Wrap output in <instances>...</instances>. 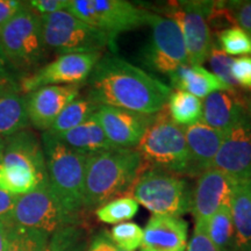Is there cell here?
Masks as SVG:
<instances>
[{"label":"cell","mask_w":251,"mask_h":251,"mask_svg":"<svg viewBox=\"0 0 251 251\" xmlns=\"http://www.w3.org/2000/svg\"><path fill=\"white\" fill-rule=\"evenodd\" d=\"M89 99L99 106L156 114L166 106L172 89L142 68L109 55L100 58L89 77Z\"/></svg>","instance_id":"6da1fadb"},{"label":"cell","mask_w":251,"mask_h":251,"mask_svg":"<svg viewBox=\"0 0 251 251\" xmlns=\"http://www.w3.org/2000/svg\"><path fill=\"white\" fill-rule=\"evenodd\" d=\"M144 166L136 149H114L87 157L84 208H99L127 192Z\"/></svg>","instance_id":"7a4b0ae2"},{"label":"cell","mask_w":251,"mask_h":251,"mask_svg":"<svg viewBox=\"0 0 251 251\" xmlns=\"http://www.w3.org/2000/svg\"><path fill=\"white\" fill-rule=\"evenodd\" d=\"M49 184L69 211L79 215L84 209L87 153L72 149L50 131L41 136Z\"/></svg>","instance_id":"3957f363"},{"label":"cell","mask_w":251,"mask_h":251,"mask_svg":"<svg viewBox=\"0 0 251 251\" xmlns=\"http://www.w3.org/2000/svg\"><path fill=\"white\" fill-rule=\"evenodd\" d=\"M135 149L142 156L144 165L150 169L192 176L184 128L171 120L166 107L157 113Z\"/></svg>","instance_id":"277c9868"},{"label":"cell","mask_w":251,"mask_h":251,"mask_svg":"<svg viewBox=\"0 0 251 251\" xmlns=\"http://www.w3.org/2000/svg\"><path fill=\"white\" fill-rule=\"evenodd\" d=\"M131 194L137 203L156 215L181 216L191 212V185L181 176L149 169L140 174L131 186Z\"/></svg>","instance_id":"5b68a950"},{"label":"cell","mask_w":251,"mask_h":251,"mask_svg":"<svg viewBox=\"0 0 251 251\" xmlns=\"http://www.w3.org/2000/svg\"><path fill=\"white\" fill-rule=\"evenodd\" d=\"M45 48L41 17L25 2L0 29V52L8 65L29 69L41 61Z\"/></svg>","instance_id":"8992f818"},{"label":"cell","mask_w":251,"mask_h":251,"mask_svg":"<svg viewBox=\"0 0 251 251\" xmlns=\"http://www.w3.org/2000/svg\"><path fill=\"white\" fill-rule=\"evenodd\" d=\"M41 21L46 47L56 49L61 55L100 52L103 48H115V41L112 37L74 17L68 11L43 15Z\"/></svg>","instance_id":"52a82bcc"},{"label":"cell","mask_w":251,"mask_h":251,"mask_svg":"<svg viewBox=\"0 0 251 251\" xmlns=\"http://www.w3.org/2000/svg\"><path fill=\"white\" fill-rule=\"evenodd\" d=\"M13 226L52 235L79 224V215L69 211L49 183L19 197L12 216Z\"/></svg>","instance_id":"ba28073f"},{"label":"cell","mask_w":251,"mask_h":251,"mask_svg":"<svg viewBox=\"0 0 251 251\" xmlns=\"http://www.w3.org/2000/svg\"><path fill=\"white\" fill-rule=\"evenodd\" d=\"M67 11L114 41L119 34L147 25L150 13L126 0H70Z\"/></svg>","instance_id":"9c48e42d"},{"label":"cell","mask_w":251,"mask_h":251,"mask_svg":"<svg viewBox=\"0 0 251 251\" xmlns=\"http://www.w3.org/2000/svg\"><path fill=\"white\" fill-rule=\"evenodd\" d=\"M147 25L151 33L140 51L144 67L170 76L177 69L190 64L183 34L172 19L149 13Z\"/></svg>","instance_id":"30bf717a"},{"label":"cell","mask_w":251,"mask_h":251,"mask_svg":"<svg viewBox=\"0 0 251 251\" xmlns=\"http://www.w3.org/2000/svg\"><path fill=\"white\" fill-rule=\"evenodd\" d=\"M214 1H179L166 18L180 28L190 65H202L213 47L209 15Z\"/></svg>","instance_id":"8fae6325"},{"label":"cell","mask_w":251,"mask_h":251,"mask_svg":"<svg viewBox=\"0 0 251 251\" xmlns=\"http://www.w3.org/2000/svg\"><path fill=\"white\" fill-rule=\"evenodd\" d=\"M101 58L100 52L63 54L55 61L28 75L20 81V91L30 93L45 86L79 85L89 79L94 67Z\"/></svg>","instance_id":"7c38bea8"},{"label":"cell","mask_w":251,"mask_h":251,"mask_svg":"<svg viewBox=\"0 0 251 251\" xmlns=\"http://www.w3.org/2000/svg\"><path fill=\"white\" fill-rule=\"evenodd\" d=\"M213 168L234 181L251 180V115L244 112L225 134Z\"/></svg>","instance_id":"4fadbf2b"},{"label":"cell","mask_w":251,"mask_h":251,"mask_svg":"<svg viewBox=\"0 0 251 251\" xmlns=\"http://www.w3.org/2000/svg\"><path fill=\"white\" fill-rule=\"evenodd\" d=\"M156 114H142L128 109L99 106L93 117L115 148L135 149Z\"/></svg>","instance_id":"5bb4252c"},{"label":"cell","mask_w":251,"mask_h":251,"mask_svg":"<svg viewBox=\"0 0 251 251\" xmlns=\"http://www.w3.org/2000/svg\"><path fill=\"white\" fill-rule=\"evenodd\" d=\"M233 187L234 180L214 168L198 176L191 208L194 228L207 230L209 220L220 207L230 205Z\"/></svg>","instance_id":"9a60e30c"},{"label":"cell","mask_w":251,"mask_h":251,"mask_svg":"<svg viewBox=\"0 0 251 251\" xmlns=\"http://www.w3.org/2000/svg\"><path fill=\"white\" fill-rule=\"evenodd\" d=\"M79 96V86H45L28 93L26 97L27 114L36 129L47 131L61 112Z\"/></svg>","instance_id":"2e32d148"},{"label":"cell","mask_w":251,"mask_h":251,"mask_svg":"<svg viewBox=\"0 0 251 251\" xmlns=\"http://www.w3.org/2000/svg\"><path fill=\"white\" fill-rule=\"evenodd\" d=\"M4 166H14L49 181L42 142L30 130H21L5 139Z\"/></svg>","instance_id":"e0dca14e"},{"label":"cell","mask_w":251,"mask_h":251,"mask_svg":"<svg viewBox=\"0 0 251 251\" xmlns=\"http://www.w3.org/2000/svg\"><path fill=\"white\" fill-rule=\"evenodd\" d=\"M187 234L186 220L152 214L143 229L140 251H186Z\"/></svg>","instance_id":"ac0fdd59"},{"label":"cell","mask_w":251,"mask_h":251,"mask_svg":"<svg viewBox=\"0 0 251 251\" xmlns=\"http://www.w3.org/2000/svg\"><path fill=\"white\" fill-rule=\"evenodd\" d=\"M183 128L190 152L192 176H200L202 172L213 169L225 133L213 129L201 120Z\"/></svg>","instance_id":"d6986e66"},{"label":"cell","mask_w":251,"mask_h":251,"mask_svg":"<svg viewBox=\"0 0 251 251\" xmlns=\"http://www.w3.org/2000/svg\"><path fill=\"white\" fill-rule=\"evenodd\" d=\"M244 112L247 109L237 93L219 91L209 94L203 100L201 121L213 129L226 134Z\"/></svg>","instance_id":"ffe728a7"},{"label":"cell","mask_w":251,"mask_h":251,"mask_svg":"<svg viewBox=\"0 0 251 251\" xmlns=\"http://www.w3.org/2000/svg\"><path fill=\"white\" fill-rule=\"evenodd\" d=\"M169 77H170L171 86L174 89L185 91L199 99L206 98L209 94L219 92V91L237 93L202 65H184L177 69Z\"/></svg>","instance_id":"44dd1931"},{"label":"cell","mask_w":251,"mask_h":251,"mask_svg":"<svg viewBox=\"0 0 251 251\" xmlns=\"http://www.w3.org/2000/svg\"><path fill=\"white\" fill-rule=\"evenodd\" d=\"M237 251L251 250V180L234 181L230 199Z\"/></svg>","instance_id":"7402d4cb"},{"label":"cell","mask_w":251,"mask_h":251,"mask_svg":"<svg viewBox=\"0 0 251 251\" xmlns=\"http://www.w3.org/2000/svg\"><path fill=\"white\" fill-rule=\"evenodd\" d=\"M56 137H58L62 142L71 147L72 149L87 153V155L117 149L106 137L102 128L100 127L99 122L94 117L90 118L84 124L79 125L68 133Z\"/></svg>","instance_id":"603a6c76"},{"label":"cell","mask_w":251,"mask_h":251,"mask_svg":"<svg viewBox=\"0 0 251 251\" xmlns=\"http://www.w3.org/2000/svg\"><path fill=\"white\" fill-rule=\"evenodd\" d=\"M28 124L26 98L12 89L2 93L0 96V137L7 139L25 130Z\"/></svg>","instance_id":"cb8c5ba5"},{"label":"cell","mask_w":251,"mask_h":251,"mask_svg":"<svg viewBox=\"0 0 251 251\" xmlns=\"http://www.w3.org/2000/svg\"><path fill=\"white\" fill-rule=\"evenodd\" d=\"M165 107L171 120L180 127L192 126L202 118V100L185 91L172 92Z\"/></svg>","instance_id":"d4e9b609"},{"label":"cell","mask_w":251,"mask_h":251,"mask_svg":"<svg viewBox=\"0 0 251 251\" xmlns=\"http://www.w3.org/2000/svg\"><path fill=\"white\" fill-rule=\"evenodd\" d=\"M99 105L89 98H77L61 112L48 131L55 136L68 133L93 117Z\"/></svg>","instance_id":"484cf974"},{"label":"cell","mask_w":251,"mask_h":251,"mask_svg":"<svg viewBox=\"0 0 251 251\" xmlns=\"http://www.w3.org/2000/svg\"><path fill=\"white\" fill-rule=\"evenodd\" d=\"M207 233L219 251H237L230 205H224L209 220Z\"/></svg>","instance_id":"4316f807"},{"label":"cell","mask_w":251,"mask_h":251,"mask_svg":"<svg viewBox=\"0 0 251 251\" xmlns=\"http://www.w3.org/2000/svg\"><path fill=\"white\" fill-rule=\"evenodd\" d=\"M139 212V203L131 197L115 198L97 208L99 221L108 225H119L131 220Z\"/></svg>","instance_id":"83f0119b"},{"label":"cell","mask_w":251,"mask_h":251,"mask_svg":"<svg viewBox=\"0 0 251 251\" xmlns=\"http://www.w3.org/2000/svg\"><path fill=\"white\" fill-rule=\"evenodd\" d=\"M86 234L78 225L64 227L50 235L43 251H85Z\"/></svg>","instance_id":"f1b7e54d"},{"label":"cell","mask_w":251,"mask_h":251,"mask_svg":"<svg viewBox=\"0 0 251 251\" xmlns=\"http://www.w3.org/2000/svg\"><path fill=\"white\" fill-rule=\"evenodd\" d=\"M50 235L43 231L13 226L6 251H43Z\"/></svg>","instance_id":"f546056e"},{"label":"cell","mask_w":251,"mask_h":251,"mask_svg":"<svg viewBox=\"0 0 251 251\" xmlns=\"http://www.w3.org/2000/svg\"><path fill=\"white\" fill-rule=\"evenodd\" d=\"M218 47L227 55H251V36L242 28H226L218 35Z\"/></svg>","instance_id":"4dcf8cb0"},{"label":"cell","mask_w":251,"mask_h":251,"mask_svg":"<svg viewBox=\"0 0 251 251\" xmlns=\"http://www.w3.org/2000/svg\"><path fill=\"white\" fill-rule=\"evenodd\" d=\"M109 235L118 248L135 251L142 244L143 229L135 222H122L115 225L109 231Z\"/></svg>","instance_id":"1f68e13d"},{"label":"cell","mask_w":251,"mask_h":251,"mask_svg":"<svg viewBox=\"0 0 251 251\" xmlns=\"http://www.w3.org/2000/svg\"><path fill=\"white\" fill-rule=\"evenodd\" d=\"M208 62L213 70V74L219 78L220 80L224 81L226 85L230 87L231 90L237 92L238 85L235 81L233 75H231V65H233L234 58L230 56L225 54L221 49L219 48L218 45L213 43L211 52L208 55Z\"/></svg>","instance_id":"d6a6232c"},{"label":"cell","mask_w":251,"mask_h":251,"mask_svg":"<svg viewBox=\"0 0 251 251\" xmlns=\"http://www.w3.org/2000/svg\"><path fill=\"white\" fill-rule=\"evenodd\" d=\"M226 6H227L233 23H236L240 28L246 30L251 36V0L227 1Z\"/></svg>","instance_id":"836d02e7"},{"label":"cell","mask_w":251,"mask_h":251,"mask_svg":"<svg viewBox=\"0 0 251 251\" xmlns=\"http://www.w3.org/2000/svg\"><path fill=\"white\" fill-rule=\"evenodd\" d=\"M231 75L238 86L251 90V57L244 56L234 59L231 65Z\"/></svg>","instance_id":"e575fe53"},{"label":"cell","mask_w":251,"mask_h":251,"mask_svg":"<svg viewBox=\"0 0 251 251\" xmlns=\"http://www.w3.org/2000/svg\"><path fill=\"white\" fill-rule=\"evenodd\" d=\"M69 1L70 0H33V1H28L27 4L40 17H43V15L67 11Z\"/></svg>","instance_id":"d590c367"},{"label":"cell","mask_w":251,"mask_h":251,"mask_svg":"<svg viewBox=\"0 0 251 251\" xmlns=\"http://www.w3.org/2000/svg\"><path fill=\"white\" fill-rule=\"evenodd\" d=\"M186 251H219L208 236L207 230L194 228L192 237L186 247Z\"/></svg>","instance_id":"8d00e7d4"},{"label":"cell","mask_w":251,"mask_h":251,"mask_svg":"<svg viewBox=\"0 0 251 251\" xmlns=\"http://www.w3.org/2000/svg\"><path fill=\"white\" fill-rule=\"evenodd\" d=\"M19 197L11 194L0 188V221L8 226H13L12 216H13L14 207L17 205Z\"/></svg>","instance_id":"74e56055"},{"label":"cell","mask_w":251,"mask_h":251,"mask_svg":"<svg viewBox=\"0 0 251 251\" xmlns=\"http://www.w3.org/2000/svg\"><path fill=\"white\" fill-rule=\"evenodd\" d=\"M25 6L17 0H0V29Z\"/></svg>","instance_id":"f35d334b"},{"label":"cell","mask_w":251,"mask_h":251,"mask_svg":"<svg viewBox=\"0 0 251 251\" xmlns=\"http://www.w3.org/2000/svg\"><path fill=\"white\" fill-rule=\"evenodd\" d=\"M87 251H118V247L113 242L109 231L102 230L93 237Z\"/></svg>","instance_id":"ab89813d"},{"label":"cell","mask_w":251,"mask_h":251,"mask_svg":"<svg viewBox=\"0 0 251 251\" xmlns=\"http://www.w3.org/2000/svg\"><path fill=\"white\" fill-rule=\"evenodd\" d=\"M12 227L0 221V251H6V249H7Z\"/></svg>","instance_id":"60d3db41"},{"label":"cell","mask_w":251,"mask_h":251,"mask_svg":"<svg viewBox=\"0 0 251 251\" xmlns=\"http://www.w3.org/2000/svg\"><path fill=\"white\" fill-rule=\"evenodd\" d=\"M8 90H11V84H9L8 79L1 78V79H0V96H1L2 93L7 92Z\"/></svg>","instance_id":"b9f144b4"},{"label":"cell","mask_w":251,"mask_h":251,"mask_svg":"<svg viewBox=\"0 0 251 251\" xmlns=\"http://www.w3.org/2000/svg\"><path fill=\"white\" fill-rule=\"evenodd\" d=\"M4 151H5V139L0 137V174L2 171V163H4Z\"/></svg>","instance_id":"7bdbcfd3"},{"label":"cell","mask_w":251,"mask_h":251,"mask_svg":"<svg viewBox=\"0 0 251 251\" xmlns=\"http://www.w3.org/2000/svg\"><path fill=\"white\" fill-rule=\"evenodd\" d=\"M6 67H7V63L5 62V59L1 55V52H0V79H1V78H5Z\"/></svg>","instance_id":"ee69618b"},{"label":"cell","mask_w":251,"mask_h":251,"mask_svg":"<svg viewBox=\"0 0 251 251\" xmlns=\"http://www.w3.org/2000/svg\"><path fill=\"white\" fill-rule=\"evenodd\" d=\"M248 109H249V111H248V112H249V114L251 115V98L249 100V106H248Z\"/></svg>","instance_id":"f6af8a7d"},{"label":"cell","mask_w":251,"mask_h":251,"mask_svg":"<svg viewBox=\"0 0 251 251\" xmlns=\"http://www.w3.org/2000/svg\"><path fill=\"white\" fill-rule=\"evenodd\" d=\"M118 251H127V250H124V249H120V248H118Z\"/></svg>","instance_id":"bcb514c9"},{"label":"cell","mask_w":251,"mask_h":251,"mask_svg":"<svg viewBox=\"0 0 251 251\" xmlns=\"http://www.w3.org/2000/svg\"><path fill=\"white\" fill-rule=\"evenodd\" d=\"M250 251H251V250H250Z\"/></svg>","instance_id":"7dc6e473"}]
</instances>
